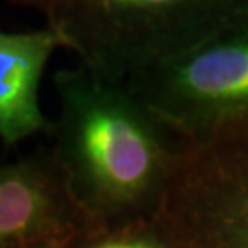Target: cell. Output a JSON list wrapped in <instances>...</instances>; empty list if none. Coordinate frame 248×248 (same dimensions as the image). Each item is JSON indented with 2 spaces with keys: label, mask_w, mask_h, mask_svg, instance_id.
I'll return each instance as SVG.
<instances>
[{
  "label": "cell",
  "mask_w": 248,
  "mask_h": 248,
  "mask_svg": "<svg viewBox=\"0 0 248 248\" xmlns=\"http://www.w3.org/2000/svg\"><path fill=\"white\" fill-rule=\"evenodd\" d=\"M62 48L50 28L35 31L0 30V140L9 145L48 131L39 103L46 64Z\"/></svg>",
  "instance_id": "277c9868"
},
{
  "label": "cell",
  "mask_w": 248,
  "mask_h": 248,
  "mask_svg": "<svg viewBox=\"0 0 248 248\" xmlns=\"http://www.w3.org/2000/svg\"><path fill=\"white\" fill-rule=\"evenodd\" d=\"M90 228L55 158L0 166V248H30Z\"/></svg>",
  "instance_id": "3957f363"
},
{
  "label": "cell",
  "mask_w": 248,
  "mask_h": 248,
  "mask_svg": "<svg viewBox=\"0 0 248 248\" xmlns=\"http://www.w3.org/2000/svg\"><path fill=\"white\" fill-rule=\"evenodd\" d=\"M11 2H17V4H22V0H11Z\"/></svg>",
  "instance_id": "52a82bcc"
},
{
  "label": "cell",
  "mask_w": 248,
  "mask_h": 248,
  "mask_svg": "<svg viewBox=\"0 0 248 248\" xmlns=\"http://www.w3.org/2000/svg\"><path fill=\"white\" fill-rule=\"evenodd\" d=\"M210 0H22L78 64L127 83L175 57L168 22Z\"/></svg>",
  "instance_id": "7a4b0ae2"
},
{
  "label": "cell",
  "mask_w": 248,
  "mask_h": 248,
  "mask_svg": "<svg viewBox=\"0 0 248 248\" xmlns=\"http://www.w3.org/2000/svg\"><path fill=\"white\" fill-rule=\"evenodd\" d=\"M30 248H62L61 241H48V243H41V245H35V247Z\"/></svg>",
  "instance_id": "8992f818"
},
{
  "label": "cell",
  "mask_w": 248,
  "mask_h": 248,
  "mask_svg": "<svg viewBox=\"0 0 248 248\" xmlns=\"http://www.w3.org/2000/svg\"><path fill=\"white\" fill-rule=\"evenodd\" d=\"M90 248H155L145 239H131V237H112L101 239Z\"/></svg>",
  "instance_id": "5b68a950"
},
{
  "label": "cell",
  "mask_w": 248,
  "mask_h": 248,
  "mask_svg": "<svg viewBox=\"0 0 248 248\" xmlns=\"http://www.w3.org/2000/svg\"><path fill=\"white\" fill-rule=\"evenodd\" d=\"M57 155L66 186L92 228L133 208L158 173L149 108L125 83L85 66L59 70Z\"/></svg>",
  "instance_id": "6da1fadb"
}]
</instances>
